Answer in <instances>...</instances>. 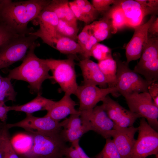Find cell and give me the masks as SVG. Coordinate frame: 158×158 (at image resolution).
<instances>
[{
  "instance_id": "1",
  "label": "cell",
  "mask_w": 158,
  "mask_h": 158,
  "mask_svg": "<svg viewBox=\"0 0 158 158\" xmlns=\"http://www.w3.org/2000/svg\"><path fill=\"white\" fill-rule=\"evenodd\" d=\"M51 0H28L13 1L0 0V22L3 23L20 35L32 32L28 28Z\"/></svg>"
},
{
  "instance_id": "2",
  "label": "cell",
  "mask_w": 158,
  "mask_h": 158,
  "mask_svg": "<svg viewBox=\"0 0 158 158\" xmlns=\"http://www.w3.org/2000/svg\"><path fill=\"white\" fill-rule=\"evenodd\" d=\"M39 46L37 41L30 47L20 65L9 70L7 77L11 79L23 80L29 84L31 93L42 94L43 82L47 79H52L49 74L50 69L43 59L38 57L34 50Z\"/></svg>"
},
{
  "instance_id": "3",
  "label": "cell",
  "mask_w": 158,
  "mask_h": 158,
  "mask_svg": "<svg viewBox=\"0 0 158 158\" xmlns=\"http://www.w3.org/2000/svg\"><path fill=\"white\" fill-rule=\"evenodd\" d=\"M29 134L31 145L26 150L17 153L20 158H64L68 146L60 133Z\"/></svg>"
},
{
  "instance_id": "4",
  "label": "cell",
  "mask_w": 158,
  "mask_h": 158,
  "mask_svg": "<svg viewBox=\"0 0 158 158\" xmlns=\"http://www.w3.org/2000/svg\"><path fill=\"white\" fill-rule=\"evenodd\" d=\"M112 57L117 65L116 85L118 93L123 97L134 92H148L150 84L140 75L131 70L126 61H122L118 53Z\"/></svg>"
},
{
  "instance_id": "5",
  "label": "cell",
  "mask_w": 158,
  "mask_h": 158,
  "mask_svg": "<svg viewBox=\"0 0 158 158\" xmlns=\"http://www.w3.org/2000/svg\"><path fill=\"white\" fill-rule=\"evenodd\" d=\"M52 73V79L60 86L65 94L76 95L79 85L76 80L74 57L67 59H43Z\"/></svg>"
},
{
  "instance_id": "6",
  "label": "cell",
  "mask_w": 158,
  "mask_h": 158,
  "mask_svg": "<svg viewBox=\"0 0 158 158\" xmlns=\"http://www.w3.org/2000/svg\"><path fill=\"white\" fill-rule=\"evenodd\" d=\"M38 38L29 33L19 35L2 45L0 47V70L23 61L30 47Z\"/></svg>"
},
{
  "instance_id": "7",
  "label": "cell",
  "mask_w": 158,
  "mask_h": 158,
  "mask_svg": "<svg viewBox=\"0 0 158 158\" xmlns=\"http://www.w3.org/2000/svg\"><path fill=\"white\" fill-rule=\"evenodd\" d=\"M150 83L158 80V37H149L133 70Z\"/></svg>"
},
{
  "instance_id": "8",
  "label": "cell",
  "mask_w": 158,
  "mask_h": 158,
  "mask_svg": "<svg viewBox=\"0 0 158 158\" xmlns=\"http://www.w3.org/2000/svg\"><path fill=\"white\" fill-rule=\"evenodd\" d=\"M138 134L129 158H145L158 153V133L142 117L138 127Z\"/></svg>"
},
{
  "instance_id": "9",
  "label": "cell",
  "mask_w": 158,
  "mask_h": 158,
  "mask_svg": "<svg viewBox=\"0 0 158 158\" xmlns=\"http://www.w3.org/2000/svg\"><path fill=\"white\" fill-rule=\"evenodd\" d=\"M132 112L146 119L148 124L156 131L158 129V107L147 92H134L124 96Z\"/></svg>"
},
{
  "instance_id": "10",
  "label": "cell",
  "mask_w": 158,
  "mask_h": 158,
  "mask_svg": "<svg viewBox=\"0 0 158 158\" xmlns=\"http://www.w3.org/2000/svg\"><path fill=\"white\" fill-rule=\"evenodd\" d=\"M118 90L116 86L99 88L97 86L84 85L79 86L75 96L79 102L78 111L80 115L87 116L100 101L109 94L117 95Z\"/></svg>"
},
{
  "instance_id": "11",
  "label": "cell",
  "mask_w": 158,
  "mask_h": 158,
  "mask_svg": "<svg viewBox=\"0 0 158 158\" xmlns=\"http://www.w3.org/2000/svg\"><path fill=\"white\" fill-rule=\"evenodd\" d=\"M66 122V118L60 122L45 116L37 117L27 114L26 117L17 122L7 124L8 128L18 127L23 128L29 133H60Z\"/></svg>"
},
{
  "instance_id": "12",
  "label": "cell",
  "mask_w": 158,
  "mask_h": 158,
  "mask_svg": "<svg viewBox=\"0 0 158 158\" xmlns=\"http://www.w3.org/2000/svg\"><path fill=\"white\" fill-rule=\"evenodd\" d=\"M102 102L104 110L116 126L126 128L133 126L136 120L141 118L137 114L122 107L108 95Z\"/></svg>"
},
{
  "instance_id": "13",
  "label": "cell",
  "mask_w": 158,
  "mask_h": 158,
  "mask_svg": "<svg viewBox=\"0 0 158 158\" xmlns=\"http://www.w3.org/2000/svg\"><path fill=\"white\" fill-rule=\"evenodd\" d=\"M156 17V15H152L146 23L134 28L133 36L125 47L126 62L128 64L140 57L147 41L148 28Z\"/></svg>"
},
{
  "instance_id": "14",
  "label": "cell",
  "mask_w": 158,
  "mask_h": 158,
  "mask_svg": "<svg viewBox=\"0 0 158 158\" xmlns=\"http://www.w3.org/2000/svg\"><path fill=\"white\" fill-rule=\"evenodd\" d=\"M119 5L125 16L126 26L133 28L142 24L146 16L157 14L158 8L145 7L136 0H119Z\"/></svg>"
},
{
  "instance_id": "15",
  "label": "cell",
  "mask_w": 158,
  "mask_h": 158,
  "mask_svg": "<svg viewBox=\"0 0 158 158\" xmlns=\"http://www.w3.org/2000/svg\"><path fill=\"white\" fill-rule=\"evenodd\" d=\"M90 130L91 128L88 120L81 117L80 112L71 115L66 118L60 134L66 142L72 143L80 140L83 135Z\"/></svg>"
},
{
  "instance_id": "16",
  "label": "cell",
  "mask_w": 158,
  "mask_h": 158,
  "mask_svg": "<svg viewBox=\"0 0 158 158\" xmlns=\"http://www.w3.org/2000/svg\"><path fill=\"white\" fill-rule=\"evenodd\" d=\"M87 118L90 122L91 130L101 135L106 139L112 137L116 126L109 118L102 105L96 106Z\"/></svg>"
},
{
  "instance_id": "17",
  "label": "cell",
  "mask_w": 158,
  "mask_h": 158,
  "mask_svg": "<svg viewBox=\"0 0 158 158\" xmlns=\"http://www.w3.org/2000/svg\"><path fill=\"white\" fill-rule=\"evenodd\" d=\"M116 127L113 141L121 158H129L136 141L134 135L138 128L133 126L126 128Z\"/></svg>"
},
{
  "instance_id": "18",
  "label": "cell",
  "mask_w": 158,
  "mask_h": 158,
  "mask_svg": "<svg viewBox=\"0 0 158 158\" xmlns=\"http://www.w3.org/2000/svg\"><path fill=\"white\" fill-rule=\"evenodd\" d=\"M35 20L40 28L36 31L29 34L41 38L43 41L56 35L59 19L54 13L43 9Z\"/></svg>"
},
{
  "instance_id": "19",
  "label": "cell",
  "mask_w": 158,
  "mask_h": 158,
  "mask_svg": "<svg viewBox=\"0 0 158 158\" xmlns=\"http://www.w3.org/2000/svg\"><path fill=\"white\" fill-rule=\"evenodd\" d=\"M83 78V84L99 85L106 88V78L100 70L98 64L90 59H83L79 63Z\"/></svg>"
},
{
  "instance_id": "20",
  "label": "cell",
  "mask_w": 158,
  "mask_h": 158,
  "mask_svg": "<svg viewBox=\"0 0 158 158\" xmlns=\"http://www.w3.org/2000/svg\"><path fill=\"white\" fill-rule=\"evenodd\" d=\"M77 105L70 95L65 94L60 100L55 102L44 116L60 122L69 115L79 113L75 108Z\"/></svg>"
},
{
  "instance_id": "21",
  "label": "cell",
  "mask_w": 158,
  "mask_h": 158,
  "mask_svg": "<svg viewBox=\"0 0 158 158\" xmlns=\"http://www.w3.org/2000/svg\"><path fill=\"white\" fill-rule=\"evenodd\" d=\"M52 48L64 54H81V49L76 41L57 34L55 37L43 41Z\"/></svg>"
},
{
  "instance_id": "22",
  "label": "cell",
  "mask_w": 158,
  "mask_h": 158,
  "mask_svg": "<svg viewBox=\"0 0 158 158\" xmlns=\"http://www.w3.org/2000/svg\"><path fill=\"white\" fill-rule=\"evenodd\" d=\"M55 101L46 98L41 95H37L30 102L21 105L9 106L10 111H14L32 113L39 111H48Z\"/></svg>"
},
{
  "instance_id": "23",
  "label": "cell",
  "mask_w": 158,
  "mask_h": 158,
  "mask_svg": "<svg viewBox=\"0 0 158 158\" xmlns=\"http://www.w3.org/2000/svg\"><path fill=\"white\" fill-rule=\"evenodd\" d=\"M119 1L118 0L117 3L111 6L108 10L103 13V17L111 20L112 33H116L118 30L126 26L125 16L120 7Z\"/></svg>"
},
{
  "instance_id": "24",
  "label": "cell",
  "mask_w": 158,
  "mask_h": 158,
  "mask_svg": "<svg viewBox=\"0 0 158 158\" xmlns=\"http://www.w3.org/2000/svg\"><path fill=\"white\" fill-rule=\"evenodd\" d=\"M97 63L106 78L108 87L116 86L117 65L112 56L98 61Z\"/></svg>"
},
{
  "instance_id": "25",
  "label": "cell",
  "mask_w": 158,
  "mask_h": 158,
  "mask_svg": "<svg viewBox=\"0 0 158 158\" xmlns=\"http://www.w3.org/2000/svg\"><path fill=\"white\" fill-rule=\"evenodd\" d=\"M92 34L98 42L106 39L110 32L112 33V27L110 20L103 17L100 20L93 22L89 24Z\"/></svg>"
},
{
  "instance_id": "26",
  "label": "cell",
  "mask_w": 158,
  "mask_h": 158,
  "mask_svg": "<svg viewBox=\"0 0 158 158\" xmlns=\"http://www.w3.org/2000/svg\"><path fill=\"white\" fill-rule=\"evenodd\" d=\"M2 82L0 87V104L4 105L8 101H16L17 95L11 83V79L1 76Z\"/></svg>"
},
{
  "instance_id": "27",
  "label": "cell",
  "mask_w": 158,
  "mask_h": 158,
  "mask_svg": "<svg viewBox=\"0 0 158 158\" xmlns=\"http://www.w3.org/2000/svg\"><path fill=\"white\" fill-rule=\"evenodd\" d=\"M79 28L76 26L66 22L64 20H59L56 29V34L69 38L77 41Z\"/></svg>"
},
{
  "instance_id": "28",
  "label": "cell",
  "mask_w": 158,
  "mask_h": 158,
  "mask_svg": "<svg viewBox=\"0 0 158 158\" xmlns=\"http://www.w3.org/2000/svg\"><path fill=\"white\" fill-rule=\"evenodd\" d=\"M95 158H121V157L113 140L108 138L106 139L103 149Z\"/></svg>"
},
{
  "instance_id": "29",
  "label": "cell",
  "mask_w": 158,
  "mask_h": 158,
  "mask_svg": "<svg viewBox=\"0 0 158 158\" xmlns=\"http://www.w3.org/2000/svg\"><path fill=\"white\" fill-rule=\"evenodd\" d=\"M67 0H52L44 9L54 13L59 20H64L65 7Z\"/></svg>"
},
{
  "instance_id": "30",
  "label": "cell",
  "mask_w": 158,
  "mask_h": 158,
  "mask_svg": "<svg viewBox=\"0 0 158 158\" xmlns=\"http://www.w3.org/2000/svg\"><path fill=\"white\" fill-rule=\"evenodd\" d=\"M112 56L111 49L106 45L98 42L94 46L91 53V56L93 57L98 61Z\"/></svg>"
},
{
  "instance_id": "31",
  "label": "cell",
  "mask_w": 158,
  "mask_h": 158,
  "mask_svg": "<svg viewBox=\"0 0 158 158\" xmlns=\"http://www.w3.org/2000/svg\"><path fill=\"white\" fill-rule=\"evenodd\" d=\"M19 35L5 24L0 22V47L9 40Z\"/></svg>"
},
{
  "instance_id": "32",
  "label": "cell",
  "mask_w": 158,
  "mask_h": 158,
  "mask_svg": "<svg viewBox=\"0 0 158 158\" xmlns=\"http://www.w3.org/2000/svg\"><path fill=\"white\" fill-rule=\"evenodd\" d=\"M118 0H92V4L99 12L104 13L110 8L111 5L117 3Z\"/></svg>"
},
{
  "instance_id": "33",
  "label": "cell",
  "mask_w": 158,
  "mask_h": 158,
  "mask_svg": "<svg viewBox=\"0 0 158 158\" xmlns=\"http://www.w3.org/2000/svg\"><path fill=\"white\" fill-rule=\"evenodd\" d=\"M68 5L74 13L77 20L84 22L87 25L92 22L91 20L73 1L68 2Z\"/></svg>"
},
{
  "instance_id": "34",
  "label": "cell",
  "mask_w": 158,
  "mask_h": 158,
  "mask_svg": "<svg viewBox=\"0 0 158 158\" xmlns=\"http://www.w3.org/2000/svg\"><path fill=\"white\" fill-rule=\"evenodd\" d=\"M91 34L89 24L86 25L81 32L78 35L77 38V42L81 49L82 52L86 43L89 39Z\"/></svg>"
},
{
  "instance_id": "35",
  "label": "cell",
  "mask_w": 158,
  "mask_h": 158,
  "mask_svg": "<svg viewBox=\"0 0 158 158\" xmlns=\"http://www.w3.org/2000/svg\"><path fill=\"white\" fill-rule=\"evenodd\" d=\"M80 8L88 17L92 22L94 21L97 18L99 12L88 0L84 5Z\"/></svg>"
},
{
  "instance_id": "36",
  "label": "cell",
  "mask_w": 158,
  "mask_h": 158,
  "mask_svg": "<svg viewBox=\"0 0 158 158\" xmlns=\"http://www.w3.org/2000/svg\"><path fill=\"white\" fill-rule=\"evenodd\" d=\"M97 42V40L92 34L82 51L81 55L83 59L90 58L91 57V50L95 45Z\"/></svg>"
},
{
  "instance_id": "37",
  "label": "cell",
  "mask_w": 158,
  "mask_h": 158,
  "mask_svg": "<svg viewBox=\"0 0 158 158\" xmlns=\"http://www.w3.org/2000/svg\"><path fill=\"white\" fill-rule=\"evenodd\" d=\"M6 125L2 133L0 135V158H4L9 135Z\"/></svg>"
},
{
  "instance_id": "38",
  "label": "cell",
  "mask_w": 158,
  "mask_h": 158,
  "mask_svg": "<svg viewBox=\"0 0 158 158\" xmlns=\"http://www.w3.org/2000/svg\"><path fill=\"white\" fill-rule=\"evenodd\" d=\"M68 3L65 5L64 20L70 24L78 26L77 20L70 8Z\"/></svg>"
},
{
  "instance_id": "39",
  "label": "cell",
  "mask_w": 158,
  "mask_h": 158,
  "mask_svg": "<svg viewBox=\"0 0 158 158\" xmlns=\"http://www.w3.org/2000/svg\"><path fill=\"white\" fill-rule=\"evenodd\" d=\"M148 92L152 98L156 106L158 107V81L152 83L149 86Z\"/></svg>"
},
{
  "instance_id": "40",
  "label": "cell",
  "mask_w": 158,
  "mask_h": 158,
  "mask_svg": "<svg viewBox=\"0 0 158 158\" xmlns=\"http://www.w3.org/2000/svg\"><path fill=\"white\" fill-rule=\"evenodd\" d=\"M4 158H20L11 143L10 137L7 140Z\"/></svg>"
},
{
  "instance_id": "41",
  "label": "cell",
  "mask_w": 158,
  "mask_h": 158,
  "mask_svg": "<svg viewBox=\"0 0 158 158\" xmlns=\"http://www.w3.org/2000/svg\"><path fill=\"white\" fill-rule=\"evenodd\" d=\"M138 2L145 7L151 8H158V0H136Z\"/></svg>"
},
{
  "instance_id": "42",
  "label": "cell",
  "mask_w": 158,
  "mask_h": 158,
  "mask_svg": "<svg viewBox=\"0 0 158 158\" xmlns=\"http://www.w3.org/2000/svg\"><path fill=\"white\" fill-rule=\"evenodd\" d=\"M79 139L71 143V145L78 151L80 158H91L86 154L80 146L79 143Z\"/></svg>"
},
{
  "instance_id": "43",
  "label": "cell",
  "mask_w": 158,
  "mask_h": 158,
  "mask_svg": "<svg viewBox=\"0 0 158 158\" xmlns=\"http://www.w3.org/2000/svg\"><path fill=\"white\" fill-rule=\"evenodd\" d=\"M148 33L151 35L157 36L158 34V18L156 17L150 25L148 30Z\"/></svg>"
},
{
  "instance_id": "44",
  "label": "cell",
  "mask_w": 158,
  "mask_h": 158,
  "mask_svg": "<svg viewBox=\"0 0 158 158\" xmlns=\"http://www.w3.org/2000/svg\"><path fill=\"white\" fill-rule=\"evenodd\" d=\"M9 111V106L0 104V120L1 121L5 122L7 119L8 112Z\"/></svg>"
},
{
  "instance_id": "45",
  "label": "cell",
  "mask_w": 158,
  "mask_h": 158,
  "mask_svg": "<svg viewBox=\"0 0 158 158\" xmlns=\"http://www.w3.org/2000/svg\"><path fill=\"white\" fill-rule=\"evenodd\" d=\"M6 124L4 125L3 124L0 123V135L2 133L3 130L5 127Z\"/></svg>"
},
{
  "instance_id": "46",
  "label": "cell",
  "mask_w": 158,
  "mask_h": 158,
  "mask_svg": "<svg viewBox=\"0 0 158 158\" xmlns=\"http://www.w3.org/2000/svg\"><path fill=\"white\" fill-rule=\"evenodd\" d=\"M2 82V80L1 78V76L0 75V87L1 85Z\"/></svg>"
},
{
  "instance_id": "47",
  "label": "cell",
  "mask_w": 158,
  "mask_h": 158,
  "mask_svg": "<svg viewBox=\"0 0 158 158\" xmlns=\"http://www.w3.org/2000/svg\"><path fill=\"white\" fill-rule=\"evenodd\" d=\"M64 158H68V157H64Z\"/></svg>"
}]
</instances>
